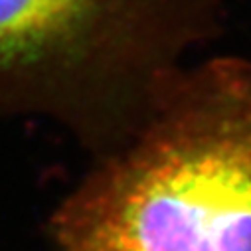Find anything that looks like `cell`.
I'll list each match as a JSON object with an SVG mask.
<instances>
[{
    "mask_svg": "<svg viewBox=\"0 0 251 251\" xmlns=\"http://www.w3.org/2000/svg\"><path fill=\"white\" fill-rule=\"evenodd\" d=\"M53 233L61 251H251V59L188 64Z\"/></svg>",
    "mask_w": 251,
    "mask_h": 251,
    "instance_id": "6da1fadb",
    "label": "cell"
},
{
    "mask_svg": "<svg viewBox=\"0 0 251 251\" xmlns=\"http://www.w3.org/2000/svg\"><path fill=\"white\" fill-rule=\"evenodd\" d=\"M227 0H0V119H42L109 154L210 42Z\"/></svg>",
    "mask_w": 251,
    "mask_h": 251,
    "instance_id": "7a4b0ae2",
    "label": "cell"
}]
</instances>
